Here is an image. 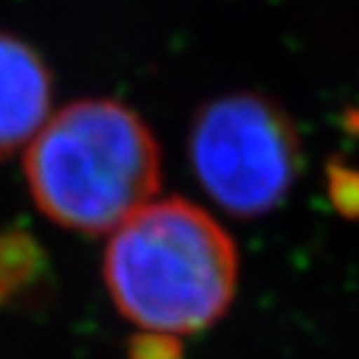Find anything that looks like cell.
Returning a JSON list of instances; mask_svg holds the SVG:
<instances>
[{
  "mask_svg": "<svg viewBox=\"0 0 359 359\" xmlns=\"http://www.w3.org/2000/svg\"><path fill=\"white\" fill-rule=\"evenodd\" d=\"M187 152L205 195L240 219L280 208L302 168V142L292 118L275 100L245 90L197 110Z\"/></svg>",
  "mask_w": 359,
  "mask_h": 359,
  "instance_id": "cell-3",
  "label": "cell"
},
{
  "mask_svg": "<svg viewBox=\"0 0 359 359\" xmlns=\"http://www.w3.org/2000/svg\"><path fill=\"white\" fill-rule=\"evenodd\" d=\"M240 257L230 232L200 205L150 200L110 232L102 257L107 294L140 332L182 337L230 309Z\"/></svg>",
  "mask_w": 359,
  "mask_h": 359,
  "instance_id": "cell-1",
  "label": "cell"
},
{
  "mask_svg": "<svg viewBox=\"0 0 359 359\" xmlns=\"http://www.w3.org/2000/svg\"><path fill=\"white\" fill-rule=\"evenodd\" d=\"M53 80L43 57L0 33V157L25 147L50 118Z\"/></svg>",
  "mask_w": 359,
  "mask_h": 359,
  "instance_id": "cell-4",
  "label": "cell"
},
{
  "mask_svg": "<svg viewBox=\"0 0 359 359\" xmlns=\"http://www.w3.org/2000/svg\"><path fill=\"white\" fill-rule=\"evenodd\" d=\"M25 177L38 210L60 227L110 235L155 200L163 157L145 120L118 100H75L25 145Z\"/></svg>",
  "mask_w": 359,
  "mask_h": 359,
  "instance_id": "cell-2",
  "label": "cell"
},
{
  "mask_svg": "<svg viewBox=\"0 0 359 359\" xmlns=\"http://www.w3.org/2000/svg\"><path fill=\"white\" fill-rule=\"evenodd\" d=\"M327 190L337 212L359 219V168L332 165L327 172Z\"/></svg>",
  "mask_w": 359,
  "mask_h": 359,
  "instance_id": "cell-5",
  "label": "cell"
},
{
  "mask_svg": "<svg viewBox=\"0 0 359 359\" xmlns=\"http://www.w3.org/2000/svg\"><path fill=\"white\" fill-rule=\"evenodd\" d=\"M130 359H182L180 337L140 332L130 344Z\"/></svg>",
  "mask_w": 359,
  "mask_h": 359,
  "instance_id": "cell-6",
  "label": "cell"
}]
</instances>
